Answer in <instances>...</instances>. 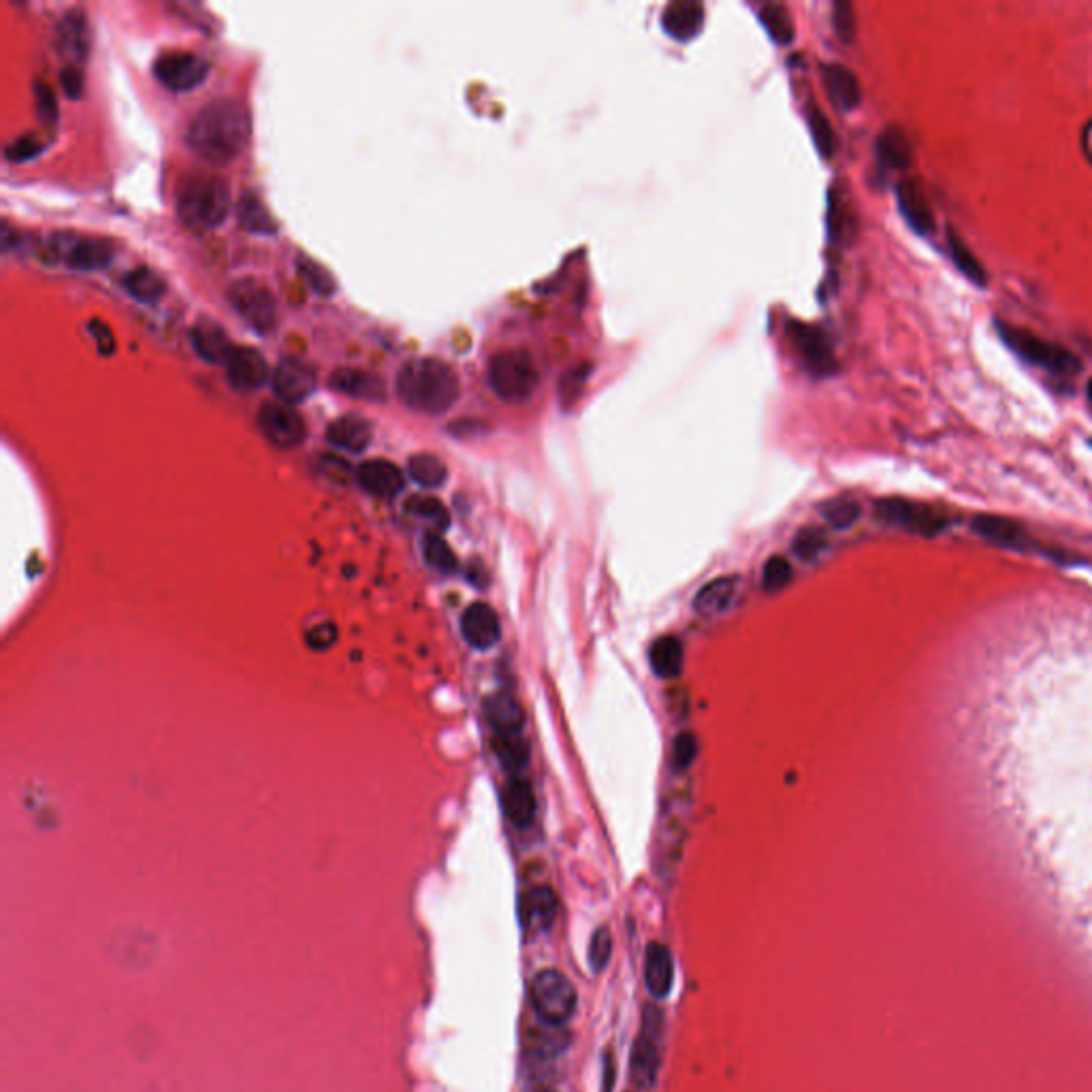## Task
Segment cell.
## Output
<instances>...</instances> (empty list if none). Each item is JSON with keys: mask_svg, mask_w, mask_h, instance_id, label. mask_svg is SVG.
Here are the masks:
<instances>
[{"mask_svg": "<svg viewBox=\"0 0 1092 1092\" xmlns=\"http://www.w3.org/2000/svg\"><path fill=\"white\" fill-rule=\"evenodd\" d=\"M250 112L237 98H216L190 120L186 143L190 150L212 165H225L237 158L250 143Z\"/></svg>", "mask_w": 1092, "mask_h": 1092, "instance_id": "6da1fadb", "label": "cell"}, {"mask_svg": "<svg viewBox=\"0 0 1092 1092\" xmlns=\"http://www.w3.org/2000/svg\"><path fill=\"white\" fill-rule=\"evenodd\" d=\"M114 241L78 233H52L41 245V259L76 272H98L114 261Z\"/></svg>", "mask_w": 1092, "mask_h": 1092, "instance_id": "277c9868", "label": "cell"}, {"mask_svg": "<svg viewBox=\"0 0 1092 1092\" xmlns=\"http://www.w3.org/2000/svg\"><path fill=\"white\" fill-rule=\"evenodd\" d=\"M60 83L69 98H79L83 92V73L79 67H65L60 73Z\"/></svg>", "mask_w": 1092, "mask_h": 1092, "instance_id": "db71d44e", "label": "cell"}, {"mask_svg": "<svg viewBox=\"0 0 1092 1092\" xmlns=\"http://www.w3.org/2000/svg\"><path fill=\"white\" fill-rule=\"evenodd\" d=\"M56 52L67 67H81L90 52V24L85 11L76 7L60 18L56 26Z\"/></svg>", "mask_w": 1092, "mask_h": 1092, "instance_id": "5bb4252c", "label": "cell"}, {"mask_svg": "<svg viewBox=\"0 0 1092 1092\" xmlns=\"http://www.w3.org/2000/svg\"><path fill=\"white\" fill-rule=\"evenodd\" d=\"M589 374H592V365H589V363L576 365V367H572V370L563 374L561 383H559V399L563 403V408H570L572 403L579 399Z\"/></svg>", "mask_w": 1092, "mask_h": 1092, "instance_id": "7dc6e473", "label": "cell"}, {"mask_svg": "<svg viewBox=\"0 0 1092 1092\" xmlns=\"http://www.w3.org/2000/svg\"><path fill=\"white\" fill-rule=\"evenodd\" d=\"M90 334L94 336V339L98 343V350H101L103 354H112L116 350L114 336H112V331H109V327L105 323L92 321L90 323Z\"/></svg>", "mask_w": 1092, "mask_h": 1092, "instance_id": "11a10c76", "label": "cell"}, {"mask_svg": "<svg viewBox=\"0 0 1092 1092\" xmlns=\"http://www.w3.org/2000/svg\"><path fill=\"white\" fill-rule=\"evenodd\" d=\"M501 803H504L506 817L514 826L527 828L530 824H534L538 806H536V796L530 781L523 779L521 775L510 777L504 788V796H501Z\"/></svg>", "mask_w": 1092, "mask_h": 1092, "instance_id": "4316f807", "label": "cell"}, {"mask_svg": "<svg viewBox=\"0 0 1092 1092\" xmlns=\"http://www.w3.org/2000/svg\"><path fill=\"white\" fill-rule=\"evenodd\" d=\"M973 530L997 546H1024V527L1014 519L997 517V514H979L973 519Z\"/></svg>", "mask_w": 1092, "mask_h": 1092, "instance_id": "4dcf8cb0", "label": "cell"}, {"mask_svg": "<svg viewBox=\"0 0 1092 1092\" xmlns=\"http://www.w3.org/2000/svg\"><path fill=\"white\" fill-rule=\"evenodd\" d=\"M423 555L429 566L436 568L442 574H455L459 570V561L455 550L442 538L438 532H427L423 538Z\"/></svg>", "mask_w": 1092, "mask_h": 1092, "instance_id": "f35d334b", "label": "cell"}, {"mask_svg": "<svg viewBox=\"0 0 1092 1092\" xmlns=\"http://www.w3.org/2000/svg\"><path fill=\"white\" fill-rule=\"evenodd\" d=\"M792 576H794V570H792V563L788 559L779 557V555L770 557L762 568L764 592H768V594L781 592L783 587H788L792 583Z\"/></svg>", "mask_w": 1092, "mask_h": 1092, "instance_id": "f6af8a7d", "label": "cell"}, {"mask_svg": "<svg viewBox=\"0 0 1092 1092\" xmlns=\"http://www.w3.org/2000/svg\"><path fill=\"white\" fill-rule=\"evenodd\" d=\"M875 514L881 523L894 525L910 534L932 538L950 527V517L946 510L919 501L903 497H883L875 504Z\"/></svg>", "mask_w": 1092, "mask_h": 1092, "instance_id": "ba28073f", "label": "cell"}, {"mask_svg": "<svg viewBox=\"0 0 1092 1092\" xmlns=\"http://www.w3.org/2000/svg\"><path fill=\"white\" fill-rule=\"evenodd\" d=\"M406 510L414 517H419L423 521H429L432 525H436L438 530H446L450 525V514L446 510V506L442 504L438 497H429V495H412L406 504Z\"/></svg>", "mask_w": 1092, "mask_h": 1092, "instance_id": "b9f144b4", "label": "cell"}, {"mask_svg": "<svg viewBox=\"0 0 1092 1092\" xmlns=\"http://www.w3.org/2000/svg\"><path fill=\"white\" fill-rule=\"evenodd\" d=\"M43 147L45 143L39 137H34V134H22V137H16L5 145V156L14 163H24L30 161L36 154H41Z\"/></svg>", "mask_w": 1092, "mask_h": 1092, "instance_id": "f907efd6", "label": "cell"}, {"mask_svg": "<svg viewBox=\"0 0 1092 1092\" xmlns=\"http://www.w3.org/2000/svg\"><path fill=\"white\" fill-rule=\"evenodd\" d=\"M372 438H374L372 423L357 414L339 416V419H336L327 429V440L331 444L348 452L365 450L370 446Z\"/></svg>", "mask_w": 1092, "mask_h": 1092, "instance_id": "484cf974", "label": "cell"}, {"mask_svg": "<svg viewBox=\"0 0 1092 1092\" xmlns=\"http://www.w3.org/2000/svg\"><path fill=\"white\" fill-rule=\"evenodd\" d=\"M494 752L499 759L501 768L510 772L512 777L521 775V770L530 764V745L523 734H494Z\"/></svg>", "mask_w": 1092, "mask_h": 1092, "instance_id": "e575fe53", "label": "cell"}, {"mask_svg": "<svg viewBox=\"0 0 1092 1092\" xmlns=\"http://www.w3.org/2000/svg\"><path fill=\"white\" fill-rule=\"evenodd\" d=\"M546 1092H550V1090H546Z\"/></svg>", "mask_w": 1092, "mask_h": 1092, "instance_id": "91938a15", "label": "cell"}, {"mask_svg": "<svg viewBox=\"0 0 1092 1092\" xmlns=\"http://www.w3.org/2000/svg\"><path fill=\"white\" fill-rule=\"evenodd\" d=\"M485 715L494 728V734H523L525 710L506 692L489 696L485 701Z\"/></svg>", "mask_w": 1092, "mask_h": 1092, "instance_id": "83f0119b", "label": "cell"}, {"mask_svg": "<svg viewBox=\"0 0 1092 1092\" xmlns=\"http://www.w3.org/2000/svg\"><path fill=\"white\" fill-rule=\"evenodd\" d=\"M256 425L269 444L278 448H297L308 434L303 416L285 401H265L256 416Z\"/></svg>", "mask_w": 1092, "mask_h": 1092, "instance_id": "7c38bea8", "label": "cell"}, {"mask_svg": "<svg viewBox=\"0 0 1092 1092\" xmlns=\"http://www.w3.org/2000/svg\"><path fill=\"white\" fill-rule=\"evenodd\" d=\"M207 67L201 56L186 49H171L163 52L154 60V76L165 88L174 92H186L199 85L207 78Z\"/></svg>", "mask_w": 1092, "mask_h": 1092, "instance_id": "4fadbf2b", "label": "cell"}, {"mask_svg": "<svg viewBox=\"0 0 1092 1092\" xmlns=\"http://www.w3.org/2000/svg\"><path fill=\"white\" fill-rule=\"evenodd\" d=\"M321 465H323V472L327 476L336 478V481H346V474H348L350 468L341 459H338L334 455H327V457L321 459Z\"/></svg>", "mask_w": 1092, "mask_h": 1092, "instance_id": "9f6ffc18", "label": "cell"}, {"mask_svg": "<svg viewBox=\"0 0 1092 1092\" xmlns=\"http://www.w3.org/2000/svg\"><path fill=\"white\" fill-rule=\"evenodd\" d=\"M610 954H612L610 930L606 926H599L592 935V941H589V966H592L594 973L604 971L610 962Z\"/></svg>", "mask_w": 1092, "mask_h": 1092, "instance_id": "c3c4849f", "label": "cell"}, {"mask_svg": "<svg viewBox=\"0 0 1092 1092\" xmlns=\"http://www.w3.org/2000/svg\"><path fill=\"white\" fill-rule=\"evenodd\" d=\"M530 997L540 1022L553 1026H566L579 1005L574 984L557 968H545L532 979Z\"/></svg>", "mask_w": 1092, "mask_h": 1092, "instance_id": "52a82bcc", "label": "cell"}, {"mask_svg": "<svg viewBox=\"0 0 1092 1092\" xmlns=\"http://www.w3.org/2000/svg\"><path fill=\"white\" fill-rule=\"evenodd\" d=\"M698 755V739L692 732H681L672 745V766L674 770H687Z\"/></svg>", "mask_w": 1092, "mask_h": 1092, "instance_id": "681fc988", "label": "cell"}, {"mask_svg": "<svg viewBox=\"0 0 1092 1092\" xmlns=\"http://www.w3.org/2000/svg\"><path fill=\"white\" fill-rule=\"evenodd\" d=\"M395 390L410 410L444 414L457 403L461 385L457 372L448 363L434 357H419L401 367Z\"/></svg>", "mask_w": 1092, "mask_h": 1092, "instance_id": "7a4b0ae2", "label": "cell"}, {"mask_svg": "<svg viewBox=\"0 0 1092 1092\" xmlns=\"http://www.w3.org/2000/svg\"><path fill=\"white\" fill-rule=\"evenodd\" d=\"M34 101H36V114H39V118L45 122V125H54L58 118L56 94L45 81L34 83Z\"/></svg>", "mask_w": 1092, "mask_h": 1092, "instance_id": "816d5d0a", "label": "cell"}, {"mask_svg": "<svg viewBox=\"0 0 1092 1092\" xmlns=\"http://www.w3.org/2000/svg\"><path fill=\"white\" fill-rule=\"evenodd\" d=\"M645 984L655 999H666L674 984V959L664 943L651 941L645 950Z\"/></svg>", "mask_w": 1092, "mask_h": 1092, "instance_id": "7402d4cb", "label": "cell"}, {"mask_svg": "<svg viewBox=\"0 0 1092 1092\" xmlns=\"http://www.w3.org/2000/svg\"><path fill=\"white\" fill-rule=\"evenodd\" d=\"M948 248L954 265L959 267L961 272L973 282V285L977 286L988 285V276L984 272V267H981V263L975 259V254L966 248V243L954 229H948Z\"/></svg>", "mask_w": 1092, "mask_h": 1092, "instance_id": "74e56055", "label": "cell"}, {"mask_svg": "<svg viewBox=\"0 0 1092 1092\" xmlns=\"http://www.w3.org/2000/svg\"><path fill=\"white\" fill-rule=\"evenodd\" d=\"M997 331L1005 341V346L1012 348L1017 357L1030 365H1037L1041 370L1061 376H1073L1082 370V363H1079V359L1069 348L1039 338L1033 331L1003 321H997Z\"/></svg>", "mask_w": 1092, "mask_h": 1092, "instance_id": "8992f818", "label": "cell"}, {"mask_svg": "<svg viewBox=\"0 0 1092 1092\" xmlns=\"http://www.w3.org/2000/svg\"><path fill=\"white\" fill-rule=\"evenodd\" d=\"M704 26V7L698 0H674L661 14V28L674 41H692Z\"/></svg>", "mask_w": 1092, "mask_h": 1092, "instance_id": "ffe728a7", "label": "cell"}, {"mask_svg": "<svg viewBox=\"0 0 1092 1092\" xmlns=\"http://www.w3.org/2000/svg\"><path fill=\"white\" fill-rule=\"evenodd\" d=\"M832 24H834V30H837L839 39L841 41H852L854 34H856V20H854V9L850 3H845V0H839V3H834L832 7Z\"/></svg>", "mask_w": 1092, "mask_h": 1092, "instance_id": "f5cc1de1", "label": "cell"}, {"mask_svg": "<svg viewBox=\"0 0 1092 1092\" xmlns=\"http://www.w3.org/2000/svg\"><path fill=\"white\" fill-rule=\"evenodd\" d=\"M559 901L557 894L546 886L527 890L519 901V917L527 935H543L550 930L557 919Z\"/></svg>", "mask_w": 1092, "mask_h": 1092, "instance_id": "2e32d148", "label": "cell"}, {"mask_svg": "<svg viewBox=\"0 0 1092 1092\" xmlns=\"http://www.w3.org/2000/svg\"><path fill=\"white\" fill-rule=\"evenodd\" d=\"M877 161L888 171H905L913 163V150L899 127H888L877 137Z\"/></svg>", "mask_w": 1092, "mask_h": 1092, "instance_id": "f546056e", "label": "cell"}, {"mask_svg": "<svg viewBox=\"0 0 1092 1092\" xmlns=\"http://www.w3.org/2000/svg\"><path fill=\"white\" fill-rule=\"evenodd\" d=\"M819 512L821 517H824V521L830 527H834V530H850V527H854L858 519H860L862 508L856 499L837 497L826 501V504L819 508Z\"/></svg>", "mask_w": 1092, "mask_h": 1092, "instance_id": "60d3db41", "label": "cell"}, {"mask_svg": "<svg viewBox=\"0 0 1092 1092\" xmlns=\"http://www.w3.org/2000/svg\"><path fill=\"white\" fill-rule=\"evenodd\" d=\"M897 199L901 214L919 235H930L935 231V214L926 199L922 186L915 180H905L897 188Z\"/></svg>", "mask_w": 1092, "mask_h": 1092, "instance_id": "44dd1931", "label": "cell"}, {"mask_svg": "<svg viewBox=\"0 0 1092 1092\" xmlns=\"http://www.w3.org/2000/svg\"><path fill=\"white\" fill-rule=\"evenodd\" d=\"M237 220L245 231L256 233V235H274L276 233V220L254 192L241 194L237 205Z\"/></svg>", "mask_w": 1092, "mask_h": 1092, "instance_id": "d590c367", "label": "cell"}, {"mask_svg": "<svg viewBox=\"0 0 1092 1092\" xmlns=\"http://www.w3.org/2000/svg\"><path fill=\"white\" fill-rule=\"evenodd\" d=\"M190 341L194 350L199 352V357L210 361V363H220L225 365L229 354L233 352V343L231 338L227 336V331L220 327L212 318H201V321H196L190 329Z\"/></svg>", "mask_w": 1092, "mask_h": 1092, "instance_id": "cb8c5ba5", "label": "cell"}, {"mask_svg": "<svg viewBox=\"0 0 1092 1092\" xmlns=\"http://www.w3.org/2000/svg\"><path fill=\"white\" fill-rule=\"evenodd\" d=\"M176 207L182 223L194 231H210L225 223L231 210V188L214 171H190L178 183Z\"/></svg>", "mask_w": 1092, "mask_h": 1092, "instance_id": "3957f363", "label": "cell"}, {"mask_svg": "<svg viewBox=\"0 0 1092 1092\" xmlns=\"http://www.w3.org/2000/svg\"><path fill=\"white\" fill-rule=\"evenodd\" d=\"M329 385L331 389L343 392V395L359 397L367 401H376V399L380 401L387 397L385 380L365 370H357V367H341V370H336L329 378Z\"/></svg>", "mask_w": 1092, "mask_h": 1092, "instance_id": "603a6c76", "label": "cell"}, {"mask_svg": "<svg viewBox=\"0 0 1092 1092\" xmlns=\"http://www.w3.org/2000/svg\"><path fill=\"white\" fill-rule=\"evenodd\" d=\"M741 589L739 576H719L701 587L694 598V610L701 617H717L726 612Z\"/></svg>", "mask_w": 1092, "mask_h": 1092, "instance_id": "d4e9b609", "label": "cell"}, {"mask_svg": "<svg viewBox=\"0 0 1092 1092\" xmlns=\"http://www.w3.org/2000/svg\"><path fill=\"white\" fill-rule=\"evenodd\" d=\"M272 385L280 401L294 406V403H301L308 399L316 390V372L301 359L285 357L276 365Z\"/></svg>", "mask_w": 1092, "mask_h": 1092, "instance_id": "9a60e30c", "label": "cell"}, {"mask_svg": "<svg viewBox=\"0 0 1092 1092\" xmlns=\"http://www.w3.org/2000/svg\"><path fill=\"white\" fill-rule=\"evenodd\" d=\"M461 634L465 638V643L474 649H481V651L495 647L501 638V625H499L497 612L485 602H474L463 612Z\"/></svg>", "mask_w": 1092, "mask_h": 1092, "instance_id": "ac0fdd59", "label": "cell"}, {"mask_svg": "<svg viewBox=\"0 0 1092 1092\" xmlns=\"http://www.w3.org/2000/svg\"><path fill=\"white\" fill-rule=\"evenodd\" d=\"M1086 392H1088V399L1092 401V380H1090V383L1086 385Z\"/></svg>", "mask_w": 1092, "mask_h": 1092, "instance_id": "6f0895ef", "label": "cell"}, {"mask_svg": "<svg viewBox=\"0 0 1092 1092\" xmlns=\"http://www.w3.org/2000/svg\"><path fill=\"white\" fill-rule=\"evenodd\" d=\"M487 380L491 390L506 403H523L538 389L540 374L530 352L521 348L499 350L489 361Z\"/></svg>", "mask_w": 1092, "mask_h": 1092, "instance_id": "5b68a950", "label": "cell"}, {"mask_svg": "<svg viewBox=\"0 0 1092 1092\" xmlns=\"http://www.w3.org/2000/svg\"><path fill=\"white\" fill-rule=\"evenodd\" d=\"M357 481L363 491L380 499L395 497L401 494L403 487H406L403 472L395 463H390L387 459H370L361 463L357 470Z\"/></svg>", "mask_w": 1092, "mask_h": 1092, "instance_id": "d6986e66", "label": "cell"}, {"mask_svg": "<svg viewBox=\"0 0 1092 1092\" xmlns=\"http://www.w3.org/2000/svg\"><path fill=\"white\" fill-rule=\"evenodd\" d=\"M759 22L764 24L770 39L779 45H790L794 41V22L790 11L779 3H768L759 11Z\"/></svg>", "mask_w": 1092, "mask_h": 1092, "instance_id": "ab89813d", "label": "cell"}, {"mask_svg": "<svg viewBox=\"0 0 1092 1092\" xmlns=\"http://www.w3.org/2000/svg\"><path fill=\"white\" fill-rule=\"evenodd\" d=\"M826 548H828V536L821 527H803L792 543L794 555L801 561H813L824 553Z\"/></svg>", "mask_w": 1092, "mask_h": 1092, "instance_id": "7bdbcfd3", "label": "cell"}, {"mask_svg": "<svg viewBox=\"0 0 1092 1092\" xmlns=\"http://www.w3.org/2000/svg\"><path fill=\"white\" fill-rule=\"evenodd\" d=\"M1090 444H1092V440H1090Z\"/></svg>", "mask_w": 1092, "mask_h": 1092, "instance_id": "680465c9", "label": "cell"}, {"mask_svg": "<svg viewBox=\"0 0 1092 1092\" xmlns=\"http://www.w3.org/2000/svg\"><path fill=\"white\" fill-rule=\"evenodd\" d=\"M808 129H811L817 152L824 158H830L834 154V147H837V141H834V130L828 118L817 107H811V112H808Z\"/></svg>", "mask_w": 1092, "mask_h": 1092, "instance_id": "bcb514c9", "label": "cell"}, {"mask_svg": "<svg viewBox=\"0 0 1092 1092\" xmlns=\"http://www.w3.org/2000/svg\"><path fill=\"white\" fill-rule=\"evenodd\" d=\"M568 1046H570V1035L563 1026L543 1022V1026L530 1030V1035H527V1054H530V1059L550 1061L559 1057Z\"/></svg>", "mask_w": 1092, "mask_h": 1092, "instance_id": "d6a6232c", "label": "cell"}, {"mask_svg": "<svg viewBox=\"0 0 1092 1092\" xmlns=\"http://www.w3.org/2000/svg\"><path fill=\"white\" fill-rule=\"evenodd\" d=\"M788 334L794 350L799 352V357L808 374H813L817 378H828L832 374H837L839 363L837 357H834L832 343L824 331L815 325L790 323Z\"/></svg>", "mask_w": 1092, "mask_h": 1092, "instance_id": "8fae6325", "label": "cell"}, {"mask_svg": "<svg viewBox=\"0 0 1092 1092\" xmlns=\"http://www.w3.org/2000/svg\"><path fill=\"white\" fill-rule=\"evenodd\" d=\"M661 1012L647 1005L643 1014L641 1035L634 1041L630 1057L632 1082L641 1090H651L657 1082L661 1066Z\"/></svg>", "mask_w": 1092, "mask_h": 1092, "instance_id": "9c48e42d", "label": "cell"}, {"mask_svg": "<svg viewBox=\"0 0 1092 1092\" xmlns=\"http://www.w3.org/2000/svg\"><path fill=\"white\" fill-rule=\"evenodd\" d=\"M651 668L661 679H677L683 672V645L677 636H664L649 651Z\"/></svg>", "mask_w": 1092, "mask_h": 1092, "instance_id": "836d02e7", "label": "cell"}, {"mask_svg": "<svg viewBox=\"0 0 1092 1092\" xmlns=\"http://www.w3.org/2000/svg\"><path fill=\"white\" fill-rule=\"evenodd\" d=\"M122 286L141 303H158L167 294V282L150 267H134L122 278Z\"/></svg>", "mask_w": 1092, "mask_h": 1092, "instance_id": "1f68e13d", "label": "cell"}, {"mask_svg": "<svg viewBox=\"0 0 1092 1092\" xmlns=\"http://www.w3.org/2000/svg\"><path fill=\"white\" fill-rule=\"evenodd\" d=\"M408 474L416 485L425 489H436L446 483L448 470L444 461L432 455V452H416L408 459Z\"/></svg>", "mask_w": 1092, "mask_h": 1092, "instance_id": "8d00e7d4", "label": "cell"}, {"mask_svg": "<svg viewBox=\"0 0 1092 1092\" xmlns=\"http://www.w3.org/2000/svg\"><path fill=\"white\" fill-rule=\"evenodd\" d=\"M824 83L830 101L843 112H852L862 101V88L856 73L843 65L824 67Z\"/></svg>", "mask_w": 1092, "mask_h": 1092, "instance_id": "f1b7e54d", "label": "cell"}, {"mask_svg": "<svg viewBox=\"0 0 1092 1092\" xmlns=\"http://www.w3.org/2000/svg\"><path fill=\"white\" fill-rule=\"evenodd\" d=\"M229 301L245 323L259 334H269L276 327V297L263 282L241 278L229 288Z\"/></svg>", "mask_w": 1092, "mask_h": 1092, "instance_id": "30bf717a", "label": "cell"}, {"mask_svg": "<svg viewBox=\"0 0 1092 1092\" xmlns=\"http://www.w3.org/2000/svg\"><path fill=\"white\" fill-rule=\"evenodd\" d=\"M297 269H299V276L308 282V286L316 292V294H323V297H329V294L336 292V280L331 276L323 265H318L316 261L308 259V256H301L297 261Z\"/></svg>", "mask_w": 1092, "mask_h": 1092, "instance_id": "ee69618b", "label": "cell"}, {"mask_svg": "<svg viewBox=\"0 0 1092 1092\" xmlns=\"http://www.w3.org/2000/svg\"><path fill=\"white\" fill-rule=\"evenodd\" d=\"M227 378L233 389L256 390L269 380V365L263 354L250 346H235L225 363Z\"/></svg>", "mask_w": 1092, "mask_h": 1092, "instance_id": "e0dca14e", "label": "cell"}]
</instances>
